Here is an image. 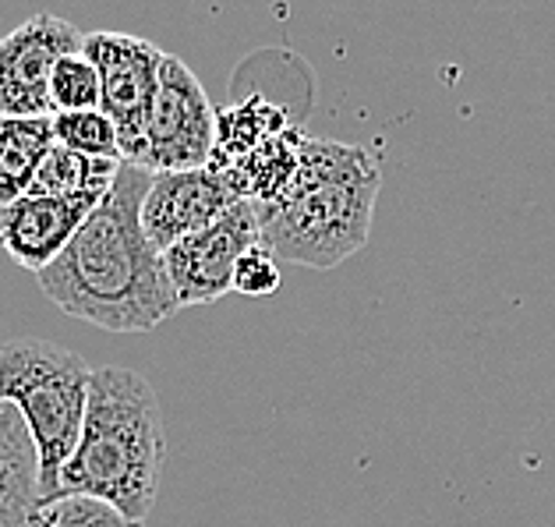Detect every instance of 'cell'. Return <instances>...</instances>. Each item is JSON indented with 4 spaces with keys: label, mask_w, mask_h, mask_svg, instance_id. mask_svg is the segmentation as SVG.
<instances>
[{
    "label": "cell",
    "mask_w": 555,
    "mask_h": 527,
    "mask_svg": "<svg viewBox=\"0 0 555 527\" xmlns=\"http://www.w3.org/2000/svg\"><path fill=\"white\" fill-rule=\"evenodd\" d=\"M378 188L383 173L364 145L305 139L301 173L287 198L259 206L262 245L294 266H340L369 245Z\"/></svg>",
    "instance_id": "3"
},
{
    "label": "cell",
    "mask_w": 555,
    "mask_h": 527,
    "mask_svg": "<svg viewBox=\"0 0 555 527\" xmlns=\"http://www.w3.org/2000/svg\"><path fill=\"white\" fill-rule=\"evenodd\" d=\"M125 159H92L72 153L64 145H53L43 167H39L29 195H61V198H92L103 202L120 173Z\"/></svg>",
    "instance_id": "13"
},
{
    "label": "cell",
    "mask_w": 555,
    "mask_h": 527,
    "mask_svg": "<svg viewBox=\"0 0 555 527\" xmlns=\"http://www.w3.org/2000/svg\"><path fill=\"white\" fill-rule=\"evenodd\" d=\"M103 92H100V75L86 53H72L61 57L50 75V111L53 114H82V111H100Z\"/></svg>",
    "instance_id": "15"
},
{
    "label": "cell",
    "mask_w": 555,
    "mask_h": 527,
    "mask_svg": "<svg viewBox=\"0 0 555 527\" xmlns=\"http://www.w3.org/2000/svg\"><path fill=\"white\" fill-rule=\"evenodd\" d=\"M29 527H145V524L125 520L114 506L96 503V499L61 496L50 499V503H39Z\"/></svg>",
    "instance_id": "17"
},
{
    "label": "cell",
    "mask_w": 555,
    "mask_h": 527,
    "mask_svg": "<svg viewBox=\"0 0 555 527\" xmlns=\"http://www.w3.org/2000/svg\"><path fill=\"white\" fill-rule=\"evenodd\" d=\"M86 33L67 18L39 11L0 36V114L53 117L50 75L61 57L82 53Z\"/></svg>",
    "instance_id": "8"
},
{
    "label": "cell",
    "mask_w": 555,
    "mask_h": 527,
    "mask_svg": "<svg viewBox=\"0 0 555 527\" xmlns=\"http://www.w3.org/2000/svg\"><path fill=\"white\" fill-rule=\"evenodd\" d=\"M167 457L164 408L142 372L100 364L89 380L82 436L57 478L61 496H86L114 506L131 524H145L159 492Z\"/></svg>",
    "instance_id": "2"
},
{
    "label": "cell",
    "mask_w": 555,
    "mask_h": 527,
    "mask_svg": "<svg viewBox=\"0 0 555 527\" xmlns=\"http://www.w3.org/2000/svg\"><path fill=\"white\" fill-rule=\"evenodd\" d=\"M237 202V192L216 167L153 173V184L142 202V227L149 241L159 252H167L178 241L212 227Z\"/></svg>",
    "instance_id": "9"
},
{
    "label": "cell",
    "mask_w": 555,
    "mask_h": 527,
    "mask_svg": "<svg viewBox=\"0 0 555 527\" xmlns=\"http://www.w3.org/2000/svg\"><path fill=\"white\" fill-rule=\"evenodd\" d=\"M308 134L301 128H287L276 139H269L245 159L234 164H209L223 173L230 188L237 192L241 202H255V206H276L280 198H287L297 173H301V145Z\"/></svg>",
    "instance_id": "11"
},
{
    "label": "cell",
    "mask_w": 555,
    "mask_h": 527,
    "mask_svg": "<svg viewBox=\"0 0 555 527\" xmlns=\"http://www.w3.org/2000/svg\"><path fill=\"white\" fill-rule=\"evenodd\" d=\"M89 380L92 369L86 358L67 347L29 336L0 344V400H8L29 428L43 503L57 492L61 471L82 436Z\"/></svg>",
    "instance_id": "4"
},
{
    "label": "cell",
    "mask_w": 555,
    "mask_h": 527,
    "mask_svg": "<svg viewBox=\"0 0 555 527\" xmlns=\"http://www.w3.org/2000/svg\"><path fill=\"white\" fill-rule=\"evenodd\" d=\"M283 283L280 273V259L266 245H255L237 259L234 269V291L245 294V297H269L276 294Z\"/></svg>",
    "instance_id": "19"
},
{
    "label": "cell",
    "mask_w": 555,
    "mask_h": 527,
    "mask_svg": "<svg viewBox=\"0 0 555 527\" xmlns=\"http://www.w3.org/2000/svg\"><path fill=\"white\" fill-rule=\"evenodd\" d=\"M216 153V106L206 86L181 57L167 53L159 67L153 111L131 164L149 173H181L209 167Z\"/></svg>",
    "instance_id": "5"
},
{
    "label": "cell",
    "mask_w": 555,
    "mask_h": 527,
    "mask_svg": "<svg viewBox=\"0 0 555 527\" xmlns=\"http://www.w3.org/2000/svg\"><path fill=\"white\" fill-rule=\"evenodd\" d=\"M96 206L100 202L92 198L22 195L11 206H0V248L15 266L39 277L61 259Z\"/></svg>",
    "instance_id": "10"
},
{
    "label": "cell",
    "mask_w": 555,
    "mask_h": 527,
    "mask_svg": "<svg viewBox=\"0 0 555 527\" xmlns=\"http://www.w3.org/2000/svg\"><path fill=\"white\" fill-rule=\"evenodd\" d=\"M153 173L120 164V173L61 259L39 273V291L57 312L106 333H149L178 316L164 252L142 227V202Z\"/></svg>",
    "instance_id": "1"
},
{
    "label": "cell",
    "mask_w": 555,
    "mask_h": 527,
    "mask_svg": "<svg viewBox=\"0 0 555 527\" xmlns=\"http://www.w3.org/2000/svg\"><path fill=\"white\" fill-rule=\"evenodd\" d=\"M82 53L92 61V67H96V75H100V92H103L100 111L111 117L117 128L120 159L131 164L134 149L142 142L145 117L153 111L159 67H164L167 53L142 36L114 33V29L86 33Z\"/></svg>",
    "instance_id": "6"
},
{
    "label": "cell",
    "mask_w": 555,
    "mask_h": 527,
    "mask_svg": "<svg viewBox=\"0 0 555 527\" xmlns=\"http://www.w3.org/2000/svg\"><path fill=\"white\" fill-rule=\"evenodd\" d=\"M291 125L280 106L266 103L262 97H248L227 111H216V153L209 164H234L245 159L269 139H276Z\"/></svg>",
    "instance_id": "14"
},
{
    "label": "cell",
    "mask_w": 555,
    "mask_h": 527,
    "mask_svg": "<svg viewBox=\"0 0 555 527\" xmlns=\"http://www.w3.org/2000/svg\"><path fill=\"white\" fill-rule=\"evenodd\" d=\"M53 139V117H4L0 114V206L29 195Z\"/></svg>",
    "instance_id": "12"
},
{
    "label": "cell",
    "mask_w": 555,
    "mask_h": 527,
    "mask_svg": "<svg viewBox=\"0 0 555 527\" xmlns=\"http://www.w3.org/2000/svg\"><path fill=\"white\" fill-rule=\"evenodd\" d=\"M39 467H0V527H29L39 510Z\"/></svg>",
    "instance_id": "18"
},
{
    "label": "cell",
    "mask_w": 555,
    "mask_h": 527,
    "mask_svg": "<svg viewBox=\"0 0 555 527\" xmlns=\"http://www.w3.org/2000/svg\"><path fill=\"white\" fill-rule=\"evenodd\" d=\"M53 139H57V145L72 149V153H82L92 159H120L117 128L103 111L53 114Z\"/></svg>",
    "instance_id": "16"
},
{
    "label": "cell",
    "mask_w": 555,
    "mask_h": 527,
    "mask_svg": "<svg viewBox=\"0 0 555 527\" xmlns=\"http://www.w3.org/2000/svg\"><path fill=\"white\" fill-rule=\"evenodd\" d=\"M36 464V446L29 439L22 414L11 408L8 400H0V467H22Z\"/></svg>",
    "instance_id": "20"
},
{
    "label": "cell",
    "mask_w": 555,
    "mask_h": 527,
    "mask_svg": "<svg viewBox=\"0 0 555 527\" xmlns=\"http://www.w3.org/2000/svg\"><path fill=\"white\" fill-rule=\"evenodd\" d=\"M262 245V223L255 202H237L206 231L178 241L164 252L167 280L178 297V308L212 305L234 291L237 259L248 248Z\"/></svg>",
    "instance_id": "7"
}]
</instances>
